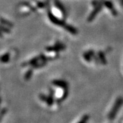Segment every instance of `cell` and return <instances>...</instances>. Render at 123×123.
Returning <instances> with one entry per match:
<instances>
[{
  "label": "cell",
  "instance_id": "cell-1",
  "mask_svg": "<svg viewBox=\"0 0 123 123\" xmlns=\"http://www.w3.org/2000/svg\"><path fill=\"white\" fill-rule=\"evenodd\" d=\"M123 104V97H117V99L116 100L113 106L112 107V109L109 111L108 115V119L110 120H113L115 119L116 116L117 114L119 111L120 110V109L122 105Z\"/></svg>",
  "mask_w": 123,
  "mask_h": 123
},
{
  "label": "cell",
  "instance_id": "cell-2",
  "mask_svg": "<svg viewBox=\"0 0 123 123\" xmlns=\"http://www.w3.org/2000/svg\"><path fill=\"white\" fill-rule=\"evenodd\" d=\"M9 57H10V54H5V55H3V56L1 57L0 60H1V62H7L8 60H9Z\"/></svg>",
  "mask_w": 123,
  "mask_h": 123
},
{
  "label": "cell",
  "instance_id": "cell-3",
  "mask_svg": "<svg viewBox=\"0 0 123 123\" xmlns=\"http://www.w3.org/2000/svg\"><path fill=\"white\" fill-rule=\"evenodd\" d=\"M101 9V8H100V7H99V8H97V9H96V12H98V11H99V10ZM97 14V13H93V14H92V15L91 16V17H92V18H93V17H94L95 16V15Z\"/></svg>",
  "mask_w": 123,
  "mask_h": 123
}]
</instances>
